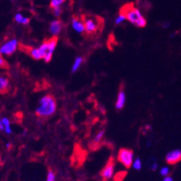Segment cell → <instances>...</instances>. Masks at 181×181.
I'll use <instances>...</instances> for the list:
<instances>
[{
	"mask_svg": "<svg viewBox=\"0 0 181 181\" xmlns=\"http://www.w3.org/2000/svg\"><path fill=\"white\" fill-rule=\"evenodd\" d=\"M0 68L4 69H9V64L6 61V60L2 56V54L0 52Z\"/></svg>",
	"mask_w": 181,
	"mask_h": 181,
	"instance_id": "obj_17",
	"label": "cell"
},
{
	"mask_svg": "<svg viewBox=\"0 0 181 181\" xmlns=\"http://www.w3.org/2000/svg\"><path fill=\"white\" fill-rule=\"evenodd\" d=\"M133 153L131 150L121 149L118 152V159L127 168H129L133 163Z\"/></svg>",
	"mask_w": 181,
	"mask_h": 181,
	"instance_id": "obj_5",
	"label": "cell"
},
{
	"mask_svg": "<svg viewBox=\"0 0 181 181\" xmlns=\"http://www.w3.org/2000/svg\"><path fill=\"white\" fill-rule=\"evenodd\" d=\"M56 109V100L52 95L44 96L40 100V105L36 110V115L39 117H48L55 113Z\"/></svg>",
	"mask_w": 181,
	"mask_h": 181,
	"instance_id": "obj_2",
	"label": "cell"
},
{
	"mask_svg": "<svg viewBox=\"0 0 181 181\" xmlns=\"http://www.w3.org/2000/svg\"><path fill=\"white\" fill-rule=\"evenodd\" d=\"M150 145H151V142H150V141H149V142L147 143V146H150Z\"/></svg>",
	"mask_w": 181,
	"mask_h": 181,
	"instance_id": "obj_31",
	"label": "cell"
},
{
	"mask_svg": "<svg viewBox=\"0 0 181 181\" xmlns=\"http://www.w3.org/2000/svg\"><path fill=\"white\" fill-rule=\"evenodd\" d=\"M132 166H133V167L135 169H137V170L140 169L141 168V162L140 159L137 158V159L133 162V164H132Z\"/></svg>",
	"mask_w": 181,
	"mask_h": 181,
	"instance_id": "obj_20",
	"label": "cell"
},
{
	"mask_svg": "<svg viewBox=\"0 0 181 181\" xmlns=\"http://www.w3.org/2000/svg\"><path fill=\"white\" fill-rule=\"evenodd\" d=\"M181 160V151L180 150H175L169 152L166 156V161L170 165H174Z\"/></svg>",
	"mask_w": 181,
	"mask_h": 181,
	"instance_id": "obj_9",
	"label": "cell"
},
{
	"mask_svg": "<svg viewBox=\"0 0 181 181\" xmlns=\"http://www.w3.org/2000/svg\"><path fill=\"white\" fill-rule=\"evenodd\" d=\"M17 46H18V41L15 39L9 41L6 44H5L0 49L1 54H7V55H11L15 51Z\"/></svg>",
	"mask_w": 181,
	"mask_h": 181,
	"instance_id": "obj_8",
	"label": "cell"
},
{
	"mask_svg": "<svg viewBox=\"0 0 181 181\" xmlns=\"http://www.w3.org/2000/svg\"><path fill=\"white\" fill-rule=\"evenodd\" d=\"M126 102V94L123 90H120L118 93V98H117L116 107L118 110H120L122 109L125 105Z\"/></svg>",
	"mask_w": 181,
	"mask_h": 181,
	"instance_id": "obj_11",
	"label": "cell"
},
{
	"mask_svg": "<svg viewBox=\"0 0 181 181\" xmlns=\"http://www.w3.org/2000/svg\"><path fill=\"white\" fill-rule=\"evenodd\" d=\"M114 172V161L113 157H111L107 162V165L103 168L100 173V175L103 180L107 181L112 178Z\"/></svg>",
	"mask_w": 181,
	"mask_h": 181,
	"instance_id": "obj_6",
	"label": "cell"
},
{
	"mask_svg": "<svg viewBox=\"0 0 181 181\" xmlns=\"http://www.w3.org/2000/svg\"><path fill=\"white\" fill-rule=\"evenodd\" d=\"M63 24L60 20H54L50 25V31L54 36H56L61 31Z\"/></svg>",
	"mask_w": 181,
	"mask_h": 181,
	"instance_id": "obj_10",
	"label": "cell"
},
{
	"mask_svg": "<svg viewBox=\"0 0 181 181\" xmlns=\"http://www.w3.org/2000/svg\"><path fill=\"white\" fill-rule=\"evenodd\" d=\"M2 165V161H1V156H0V166Z\"/></svg>",
	"mask_w": 181,
	"mask_h": 181,
	"instance_id": "obj_32",
	"label": "cell"
},
{
	"mask_svg": "<svg viewBox=\"0 0 181 181\" xmlns=\"http://www.w3.org/2000/svg\"><path fill=\"white\" fill-rule=\"evenodd\" d=\"M5 130V126H4L2 121L0 120V131H4Z\"/></svg>",
	"mask_w": 181,
	"mask_h": 181,
	"instance_id": "obj_28",
	"label": "cell"
},
{
	"mask_svg": "<svg viewBox=\"0 0 181 181\" xmlns=\"http://www.w3.org/2000/svg\"><path fill=\"white\" fill-rule=\"evenodd\" d=\"M9 86V82L8 79L5 77H0V93H7L8 92Z\"/></svg>",
	"mask_w": 181,
	"mask_h": 181,
	"instance_id": "obj_13",
	"label": "cell"
},
{
	"mask_svg": "<svg viewBox=\"0 0 181 181\" xmlns=\"http://www.w3.org/2000/svg\"><path fill=\"white\" fill-rule=\"evenodd\" d=\"M52 9L53 14H54V16H56V18H58V17L61 15V14L62 12V9H61V7H56V8H54V9Z\"/></svg>",
	"mask_w": 181,
	"mask_h": 181,
	"instance_id": "obj_21",
	"label": "cell"
},
{
	"mask_svg": "<svg viewBox=\"0 0 181 181\" xmlns=\"http://www.w3.org/2000/svg\"><path fill=\"white\" fill-rule=\"evenodd\" d=\"M58 42V37L53 36L49 39H46L43 41L39 48L41 55L46 62H49L51 60L53 52L55 49Z\"/></svg>",
	"mask_w": 181,
	"mask_h": 181,
	"instance_id": "obj_4",
	"label": "cell"
},
{
	"mask_svg": "<svg viewBox=\"0 0 181 181\" xmlns=\"http://www.w3.org/2000/svg\"><path fill=\"white\" fill-rule=\"evenodd\" d=\"M120 14L123 15L126 20L137 27L144 28L146 25V19L141 15L139 9L135 8L132 4H129L122 7Z\"/></svg>",
	"mask_w": 181,
	"mask_h": 181,
	"instance_id": "obj_1",
	"label": "cell"
},
{
	"mask_svg": "<svg viewBox=\"0 0 181 181\" xmlns=\"http://www.w3.org/2000/svg\"><path fill=\"white\" fill-rule=\"evenodd\" d=\"M15 20L16 22H18V23L23 24V25H28L30 22V19L27 18H24L21 14L18 13L17 14L15 17Z\"/></svg>",
	"mask_w": 181,
	"mask_h": 181,
	"instance_id": "obj_14",
	"label": "cell"
},
{
	"mask_svg": "<svg viewBox=\"0 0 181 181\" xmlns=\"http://www.w3.org/2000/svg\"><path fill=\"white\" fill-rule=\"evenodd\" d=\"M169 168L167 167H164L160 169V174L162 175H163V176H166V175H167L169 174Z\"/></svg>",
	"mask_w": 181,
	"mask_h": 181,
	"instance_id": "obj_25",
	"label": "cell"
},
{
	"mask_svg": "<svg viewBox=\"0 0 181 181\" xmlns=\"http://www.w3.org/2000/svg\"><path fill=\"white\" fill-rule=\"evenodd\" d=\"M46 181H55V175L52 170H48Z\"/></svg>",
	"mask_w": 181,
	"mask_h": 181,
	"instance_id": "obj_22",
	"label": "cell"
},
{
	"mask_svg": "<svg viewBox=\"0 0 181 181\" xmlns=\"http://www.w3.org/2000/svg\"><path fill=\"white\" fill-rule=\"evenodd\" d=\"M169 27H170V22H165V23L163 25V28H165V29H167V28H168Z\"/></svg>",
	"mask_w": 181,
	"mask_h": 181,
	"instance_id": "obj_27",
	"label": "cell"
},
{
	"mask_svg": "<svg viewBox=\"0 0 181 181\" xmlns=\"http://www.w3.org/2000/svg\"><path fill=\"white\" fill-rule=\"evenodd\" d=\"M7 148H9L11 146V143H7V145H6Z\"/></svg>",
	"mask_w": 181,
	"mask_h": 181,
	"instance_id": "obj_30",
	"label": "cell"
},
{
	"mask_svg": "<svg viewBox=\"0 0 181 181\" xmlns=\"http://www.w3.org/2000/svg\"><path fill=\"white\" fill-rule=\"evenodd\" d=\"M65 1L66 0H51L50 4L51 9H54L56 8V7H60V5H62Z\"/></svg>",
	"mask_w": 181,
	"mask_h": 181,
	"instance_id": "obj_16",
	"label": "cell"
},
{
	"mask_svg": "<svg viewBox=\"0 0 181 181\" xmlns=\"http://www.w3.org/2000/svg\"><path fill=\"white\" fill-rule=\"evenodd\" d=\"M19 48H20V49L22 51L31 55V57L33 58L34 59L39 60L43 58L39 48H34L33 47L25 46V45L22 44V43L19 44Z\"/></svg>",
	"mask_w": 181,
	"mask_h": 181,
	"instance_id": "obj_7",
	"label": "cell"
},
{
	"mask_svg": "<svg viewBox=\"0 0 181 181\" xmlns=\"http://www.w3.org/2000/svg\"><path fill=\"white\" fill-rule=\"evenodd\" d=\"M126 175V172H119L115 175L114 180L115 181H123Z\"/></svg>",
	"mask_w": 181,
	"mask_h": 181,
	"instance_id": "obj_18",
	"label": "cell"
},
{
	"mask_svg": "<svg viewBox=\"0 0 181 181\" xmlns=\"http://www.w3.org/2000/svg\"><path fill=\"white\" fill-rule=\"evenodd\" d=\"M2 121L3 125L5 126V132H6L7 133H8V134L12 133V130H11V128H10V123H9V120L6 118H4Z\"/></svg>",
	"mask_w": 181,
	"mask_h": 181,
	"instance_id": "obj_15",
	"label": "cell"
},
{
	"mask_svg": "<svg viewBox=\"0 0 181 181\" xmlns=\"http://www.w3.org/2000/svg\"><path fill=\"white\" fill-rule=\"evenodd\" d=\"M82 22L84 25V31L87 35H94L97 32L100 31L102 24V19L98 17L84 16L82 18Z\"/></svg>",
	"mask_w": 181,
	"mask_h": 181,
	"instance_id": "obj_3",
	"label": "cell"
},
{
	"mask_svg": "<svg viewBox=\"0 0 181 181\" xmlns=\"http://www.w3.org/2000/svg\"><path fill=\"white\" fill-rule=\"evenodd\" d=\"M104 133H105V131H103H103H100L99 133H97V135L96 136V137L95 139V142H99V141H100L101 139H103Z\"/></svg>",
	"mask_w": 181,
	"mask_h": 181,
	"instance_id": "obj_24",
	"label": "cell"
},
{
	"mask_svg": "<svg viewBox=\"0 0 181 181\" xmlns=\"http://www.w3.org/2000/svg\"><path fill=\"white\" fill-rule=\"evenodd\" d=\"M157 168H158V165L156 163H154L152 164V165H151V169H152V170H154V171L156 170Z\"/></svg>",
	"mask_w": 181,
	"mask_h": 181,
	"instance_id": "obj_26",
	"label": "cell"
},
{
	"mask_svg": "<svg viewBox=\"0 0 181 181\" xmlns=\"http://www.w3.org/2000/svg\"><path fill=\"white\" fill-rule=\"evenodd\" d=\"M72 26L73 28L78 33H82L84 31V25L82 20H81L78 18L74 17L72 19Z\"/></svg>",
	"mask_w": 181,
	"mask_h": 181,
	"instance_id": "obj_12",
	"label": "cell"
},
{
	"mask_svg": "<svg viewBox=\"0 0 181 181\" xmlns=\"http://www.w3.org/2000/svg\"><path fill=\"white\" fill-rule=\"evenodd\" d=\"M125 20H126V17L124 16L123 15L120 14L119 16H118V18H116V25H119V24L121 23L122 22H123Z\"/></svg>",
	"mask_w": 181,
	"mask_h": 181,
	"instance_id": "obj_23",
	"label": "cell"
},
{
	"mask_svg": "<svg viewBox=\"0 0 181 181\" xmlns=\"http://www.w3.org/2000/svg\"><path fill=\"white\" fill-rule=\"evenodd\" d=\"M163 181H173L172 178H170V177H166V178L164 179Z\"/></svg>",
	"mask_w": 181,
	"mask_h": 181,
	"instance_id": "obj_29",
	"label": "cell"
},
{
	"mask_svg": "<svg viewBox=\"0 0 181 181\" xmlns=\"http://www.w3.org/2000/svg\"><path fill=\"white\" fill-rule=\"evenodd\" d=\"M82 61V58L81 57H78L76 58V60H75V62L74 64V66H73V67H72V72H74L75 71L77 70V69L80 67Z\"/></svg>",
	"mask_w": 181,
	"mask_h": 181,
	"instance_id": "obj_19",
	"label": "cell"
}]
</instances>
